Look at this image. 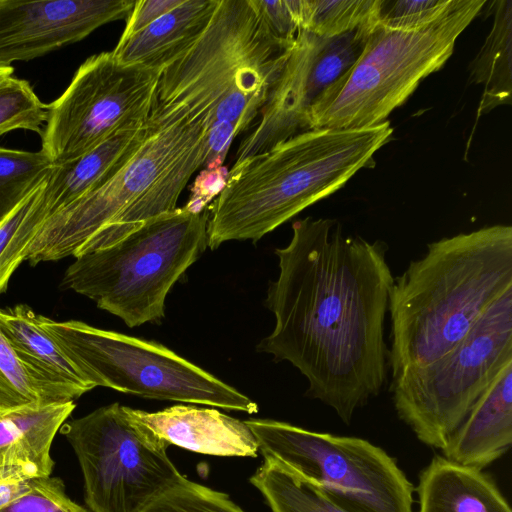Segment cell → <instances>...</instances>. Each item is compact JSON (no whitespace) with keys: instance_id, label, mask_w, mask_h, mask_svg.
Returning <instances> with one entry per match:
<instances>
[{"instance_id":"5b68a950","label":"cell","mask_w":512,"mask_h":512,"mask_svg":"<svg viewBox=\"0 0 512 512\" xmlns=\"http://www.w3.org/2000/svg\"><path fill=\"white\" fill-rule=\"evenodd\" d=\"M208 218V209L184 207L154 217L116 243L75 257L61 285L130 328L160 323L171 288L208 247Z\"/></svg>"},{"instance_id":"d6986e66","label":"cell","mask_w":512,"mask_h":512,"mask_svg":"<svg viewBox=\"0 0 512 512\" xmlns=\"http://www.w3.org/2000/svg\"><path fill=\"white\" fill-rule=\"evenodd\" d=\"M0 330L21 361L47 383L77 398L95 386L63 348L39 324L27 305L0 308Z\"/></svg>"},{"instance_id":"ac0fdd59","label":"cell","mask_w":512,"mask_h":512,"mask_svg":"<svg viewBox=\"0 0 512 512\" xmlns=\"http://www.w3.org/2000/svg\"><path fill=\"white\" fill-rule=\"evenodd\" d=\"M218 0H183L142 30L120 38L112 51L124 64L164 69L209 23Z\"/></svg>"},{"instance_id":"d590c367","label":"cell","mask_w":512,"mask_h":512,"mask_svg":"<svg viewBox=\"0 0 512 512\" xmlns=\"http://www.w3.org/2000/svg\"><path fill=\"white\" fill-rule=\"evenodd\" d=\"M36 479L0 482V509L29 492L33 488Z\"/></svg>"},{"instance_id":"4dcf8cb0","label":"cell","mask_w":512,"mask_h":512,"mask_svg":"<svg viewBox=\"0 0 512 512\" xmlns=\"http://www.w3.org/2000/svg\"><path fill=\"white\" fill-rule=\"evenodd\" d=\"M0 512H88L74 502L58 477L37 478L33 488Z\"/></svg>"},{"instance_id":"3957f363","label":"cell","mask_w":512,"mask_h":512,"mask_svg":"<svg viewBox=\"0 0 512 512\" xmlns=\"http://www.w3.org/2000/svg\"><path fill=\"white\" fill-rule=\"evenodd\" d=\"M293 43L273 35L254 0H218L200 36L162 70L146 125L228 122L239 135L266 103Z\"/></svg>"},{"instance_id":"f546056e","label":"cell","mask_w":512,"mask_h":512,"mask_svg":"<svg viewBox=\"0 0 512 512\" xmlns=\"http://www.w3.org/2000/svg\"><path fill=\"white\" fill-rule=\"evenodd\" d=\"M455 0H381L378 25L392 30L426 26L445 14Z\"/></svg>"},{"instance_id":"e575fe53","label":"cell","mask_w":512,"mask_h":512,"mask_svg":"<svg viewBox=\"0 0 512 512\" xmlns=\"http://www.w3.org/2000/svg\"><path fill=\"white\" fill-rule=\"evenodd\" d=\"M237 136L235 127L228 122L214 123L208 132L207 152L203 169L223 166L233 139Z\"/></svg>"},{"instance_id":"e0dca14e","label":"cell","mask_w":512,"mask_h":512,"mask_svg":"<svg viewBox=\"0 0 512 512\" xmlns=\"http://www.w3.org/2000/svg\"><path fill=\"white\" fill-rule=\"evenodd\" d=\"M511 443L512 362L497 374L442 451L453 462L482 470Z\"/></svg>"},{"instance_id":"d6a6232c","label":"cell","mask_w":512,"mask_h":512,"mask_svg":"<svg viewBox=\"0 0 512 512\" xmlns=\"http://www.w3.org/2000/svg\"><path fill=\"white\" fill-rule=\"evenodd\" d=\"M254 3L273 35L286 43H293L299 28L287 0H254Z\"/></svg>"},{"instance_id":"44dd1931","label":"cell","mask_w":512,"mask_h":512,"mask_svg":"<svg viewBox=\"0 0 512 512\" xmlns=\"http://www.w3.org/2000/svg\"><path fill=\"white\" fill-rule=\"evenodd\" d=\"M418 512H512L481 469L436 456L420 473Z\"/></svg>"},{"instance_id":"7c38bea8","label":"cell","mask_w":512,"mask_h":512,"mask_svg":"<svg viewBox=\"0 0 512 512\" xmlns=\"http://www.w3.org/2000/svg\"><path fill=\"white\" fill-rule=\"evenodd\" d=\"M148 128L145 141L108 182L44 221L27 249L26 261L30 265L76 257L90 240L115 225L135 201L204 141L209 132L204 123L187 119Z\"/></svg>"},{"instance_id":"8fae6325","label":"cell","mask_w":512,"mask_h":512,"mask_svg":"<svg viewBox=\"0 0 512 512\" xmlns=\"http://www.w3.org/2000/svg\"><path fill=\"white\" fill-rule=\"evenodd\" d=\"M162 70L124 64L112 51L92 55L47 105L41 150L63 165L120 130L145 125Z\"/></svg>"},{"instance_id":"7a4b0ae2","label":"cell","mask_w":512,"mask_h":512,"mask_svg":"<svg viewBox=\"0 0 512 512\" xmlns=\"http://www.w3.org/2000/svg\"><path fill=\"white\" fill-rule=\"evenodd\" d=\"M512 290V227L444 237L395 277L390 290L392 380L444 356Z\"/></svg>"},{"instance_id":"836d02e7","label":"cell","mask_w":512,"mask_h":512,"mask_svg":"<svg viewBox=\"0 0 512 512\" xmlns=\"http://www.w3.org/2000/svg\"><path fill=\"white\" fill-rule=\"evenodd\" d=\"M183 0H139L127 18L126 27L120 38H126L142 30Z\"/></svg>"},{"instance_id":"8d00e7d4","label":"cell","mask_w":512,"mask_h":512,"mask_svg":"<svg viewBox=\"0 0 512 512\" xmlns=\"http://www.w3.org/2000/svg\"><path fill=\"white\" fill-rule=\"evenodd\" d=\"M13 72H14V68L12 66L0 67V83L5 81L6 79L12 77Z\"/></svg>"},{"instance_id":"30bf717a","label":"cell","mask_w":512,"mask_h":512,"mask_svg":"<svg viewBox=\"0 0 512 512\" xmlns=\"http://www.w3.org/2000/svg\"><path fill=\"white\" fill-rule=\"evenodd\" d=\"M84 477L92 512H139L182 475L167 455L170 446L112 403L60 428Z\"/></svg>"},{"instance_id":"2e32d148","label":"cell","mask_w":512,"mask_h":512,"mask_svg":"<svg viewBox=\"0 0 512 512\" xmlns=\"http://www.w3.org/2000/svg\"><path fill=\"white\" fill-rule=\"evenodd\" d=\"M74 409L70 401L0 413V482L49 477L52 441Z\"/></svg>"},{"instance_id":"cb8c5ba5","label":"cell","mask_w":512,"mask_h":512,"mask_svg":"<svg viewBox=\"0 0 512 512\" xmlns=\"http://www.w3.org/2000/svg\"><path fill=\"white\" fill-rule=\"evenodd\" d=\"M381 0H287L299 30L333 37L377 24Z\"/></svg>"},{"instance_id":"7402d4cb","label":"cell","mask_w":512,"mask_h":512,"mask_svg":"<svg viewBox=\"0 0 512 512\" xmlns=\"http://www.w3.org/2000/svg\"><path fill=\"white\" fill-rule=\"evenodd\" d=\"M489 4L492 28L469 67V80L483 86L477 119L500 105L511 103L512 0Z\"/></svg>"},{"instance_id":"277c9868","label":"cell","mask_w":512,"mask_h":512,"mask_svg":"<svg viewBox=\"0 0 512 512\" xmlns=\"http://www.w3.org/2000/svg\"><path fill=\"white\" fill-rule=\"evenodd\" d=\"M389 121L359 129H311L233 165L208 207V247L256 243L369 166L390 139Z\"/></svg>"},{"instance_id":"f1b7e54d","label":"cell","mask_w":512,"mask_h":512,"mask_svg":"<svg viewBox=\"0 0 512 512\" xmlns=\"http://www.w3.org/2000/svg\"><path fill=\"white\" fill-rule=\"evenodd\" d=\"M46 118L47 105L28 81L12 76L0 83V137L14 130L41 135Z\"/></svg>"},{"instance_id":"52a82bcc","label":"cell","mask_w":512,"mask_h":512,"mask_svg":"<svg viewBox=\"0 0 512 512\" xmlns=\"http://www.w3.org/2000/svg\"><path fill=\"white\" fill-rule=\"evenodd\" d=\"M38 321L95 387L249 414L258 411L249 397L160 343L79 320L55 321L38 314Z\"/></svg>"},{"instance_id":"9a60e30c","label":"cell","mask_w":512,"mask_h":512,"mask_svg":"<svg viewBox=\"0 0 512 512\" xmlns=\"http://www.w3.org/2000/svg\"><path fill=\"white\" fill-rule=\"evenodd\" d=\"M125 410L169 445L214 456L256 457L259 450L245 421L216 409L174 405L157 412Z\"/></svg>"},{"instance_id":"8992f818","label":"cell","mask_w":512,"mask_h":512,"mask_svg":"<svg viewBox=\"0 0 512 512\" xmlns=\"http://www.w3.org/2000/svg\"><path fill=\"white\" fill-rule=\"evenodd\" d=\"M486 3L455 0L438 19L412 30L377 24L354 65L311 106L305 129H359L385 122L425 77L445 64L459 35Z\"/></svg>"},{"instance_id":"ba28073f","label":"cell","mask_w":512,"mask_h":512,"mask_svg":"<svg viewBox=\"0 0 512 512\" xmlns=\"http://www.w3.org/2000/svg\"><path fill=\"white\" fill-rule=\"evenodd\" d=\"M512 362V290L436 361L393 379L399 418L428 446L443 450L497 374Z\"/></svg>"},{"instance_id":"6da1fadb","label":"cell","mask_w":512,"mask_h":512,"mask_svg":"<svg viewBox=\"0 0 512 512\" xmlns=\"http://www.w3.org/2000/svg\"><path fill=\"white\" fill-rule=\"evenodd\" d=\"M387 251L381 240L345 235L335 219L312 217L295 221L289 244L275 250L279 275L265 300L275 326L256 350L296 367L306 395L346 424L388 380Z\"/></svg>"},{"instance_id":"4fadbf2b","label":"cell","mask_w":512,"mask_h":512,"mask_svg":"<svg viewBox=\"0 0 512 512\" xmlns=\"http://www.w3.org/2000/svg\"><path fill=\"white\" fill-rule=\"evenodd\" d=\"M376 25L333 37L299 30L284 67L260 110V120L242 140L234 165L306 131L309 109L354 65Z\"/></svg>"},{"instance_id":"83f0119b","label":"cell","mask_w":512,"mask_h":512,"mask_svg":"<svg viewBox=\"0 0 512 512\" xmlns=\"http://www.w3.org/2000/svg\"><path fill=\"white\" fill-rule=\"evenodd\" d=\"M139 512H244L227 494L184 476L150 500Z\"/></svg>"},{"instance_id":"9c48e42d","label":"cell","mask_w":512,"mask_h":512,"mask_svg":"<svg viewBox=\"0 0 512 512\" xmlns=\"http://www.w3.org/2000/svg\"><path fill=\"white\" fill-rule=\"evenodd\" d=\"M272 458L359 512H412V483L383 449L358 437L271 419L245 421Z\"/></svg>"},{"instance_id":"603a6c76","label":"cell","mask_w":512,"mask_h":512,"mask_svg":"<svg viewBox=\"0 0 512 512\" xmlns=\"http://www.w3.org/2000/svg\"><path fill=\"white\" fill-rule=\"evenodd\" d=\"M250 482L272 512H359L269 457H264Z\"/></svg>"},{"instance_id":"4316f807","label":"cell","mask_w":512,"mask_h":512,"mask_svg":"<svg viewBox=\"0 0 512 512\" xmlns=\"http://www.w3.org/2000/svg\"><path fill=\"white\" fill-rule=\"evenodd\" d=\"M55 167L43 150L33 152L0 146V223Z\"/></svg>"},{"instance_id":"1f68e13d","label":"cell","mask_w":512,"mask_h":512,"mask_svg":"<svg viewBox=\"0 0 512 512\" xmlns=\"http://www.w3.org/2000/svg\"><path fill=\"white\" fill-rule=\"evenodd\" d=\"M228 175L229 169L224 165L215 169H202L194 179L189 199L183 207L192 213L207 210L212 200L225 187Z\"/></svg>"},{"instance_id":"ffe728a7","label":"cell","mask_w":512,"mask_h":512,"mask_svg":"<svg viewBox=\"0 0 512 512\" xmlns=\"http://www.w3.org/2000/svg\"><path fill=\"white\" fill-rule=\"evenodd\" d=\"M148 134L146 124L120 130L78 159L56 165L44 189L50 215L108 182L132 158Z\"/></svg>"},{"instance_id":"5bb4252c","label":"cell","mask_w":512,"mask_h":512,"mask_svg":"<svg viewBox=\"0 0 512 512\" xmlns=\"http://www.w3.org/2000/svg\"><path fill=\"white\" fill-rule=\"evenodd\" d=\"M132 0H0V67L29 61L128 18Z\"/></svg>"},{"instance_id":"484cf974","label":"cell","mask_w":512,"mask_h":512,"mask_svg":"<svg viewBox=\"0 0 512 512\" xmlns=\"http://www.w3.org/2000/svg\"><path fill=\"white\" fill-rule=\"evenodd\" d=\"M47 178L0 223V295L23 261L40 226L50 216L44 198Z\"/></svg>"},{"instance_id":"d4e9b609","label":"cell","mask_w":512,"mask_h":512,"mask_svg":"<svg viewBox=\"0 0 512 512\" xmlns=\"http://www.w3.org/2000/svg\"><path fill=\"white\" fill-rule=\"evenodd\" d=\"M77 397L34 374L17 356L0 330V413L22 407H42Z\"/></svg>"}]
</instances>
